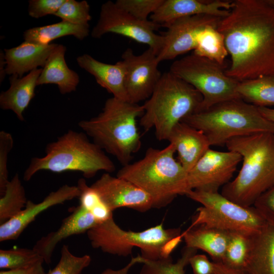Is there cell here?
Returning a JSON list of instances; mask_svg holds the SVG:
<instances>
[{
  "label": "cell",
  "instance_id": "6da1fadb",
  "mask_svg": "<svg viewBox=\"0 0 274 274\" xmlns=\"http://www.w3.org/2000/svg\"><path fill=\"white\" fill-rule=\"evenodd\" d=\"M217 28L231 58L227 75L239 82L274 76V6L236 0Z\"/></svg>",
  "mask_w": 274,
  "mask_h": 274
},
{
  "label": "cell",
  "instance_id": "7a4b0ae2",
  "mask_svg": "<svg viewBox=\"0 0 274 274\" xmlns=\"http://www.w3.org/2000/svg\"><path fill=\"white\" fill-rule=\"evenodd\" d=\"M225 146L241 155L242 165L235 179L222 187L221 194L243 206H253L274 185V134L236 137Z\"/></svg>",
  "mask_w": 274,
  "mask_h": 274
},
{
  "label": "cell",
  "instance_id": "3957f363",
  "mask_svg": "<svg viewBox=\"0 0 274 274\" xmlns=\"http://www.w3.org/2000/svg\"><path fill=\"white\" fill-rule=\"evenodd\" d=\"M144 113L142 105L112 97L107 99L98 115L80 121L78 125L124 166L130 163L132 155L141 149L137 119Z\"/></svg>",
  "mask_w": 274,
  "mask_h": 274
},
{
  "label": "cell",
  "instance_id": "277c9868",
  "mask_svg": "<svg viewBox=\"0 0 274 274\" xmlns=\"http://www.w3.org/2000/svg\"><path fill=\"white\" fill-rule=\"evenodd\" d=\"M173 145L162 149L149 148L140 160L124 165L117 177L127 180L146 192L153 208L165 207L189 189L188 173L175 158Z\"/></svg>",
  "mask_w": 274,
  "mask_h": 274
},
{
  "label": "cell",
  "instance_id": "5b68a950",
  "mask_svg": "<svg viewBox=\"0 0 274 274\" xmlns=\"http://www.w3.org/2000/svg\"><path fill=\"white\" fill-rule=\"evenodd\" d=\"M45 152L43 157L31 158L24 173V180L28 181L41 170L79 172L85 178H91L99 171L110 173L115 170L114 162L104 150L82 132L68 130L48 144Z\"/></svg>",
  "mask_w": 274,
  "mask_h": 274
},
{
  "label": "cell",
  "instance_id": "8992f818",
  "mask_svg": "<svg viewBox=\"0 0 274 274\" xmlns=\"http://www.w3.org/2000/svg\"><path fill=\"white\" fill-rule=\"evenodd\" d=\"M202 99L191 85L169 71L164 73L142 105L144 113L140 124L145 131L154 128L158 140H167L176 124L199 112Z\"/></svg>",
  "mask_w": 274,
  "mask_h": 274
},
{
  "label": "cell",
  "instance_id": "52a82bcc",
  "mask_svg": "<svg viewBox=\"0 0 274 274\" xmlns=\"http://www.w3.org/2000/svg\"><path fill=\"white\" fill-rule=\"evenodd\" d=\"M181 122L202 131L211 146L225 145L238 136L261 132L274 134V122L265 118L258 107L240 98L217 104Z\"/></svg>",
  "mask_w": 274,
  "mask_h": 274
},
{
  "label": "cell",
  "instance_id": "ba28073f",
  "mask_svg": "<svg viewBox=\"0 0 274 274\" xmlns=\"http://www.w3.org/2000/svg\"><path fill=\"white\" fill-rule=\"evenodd\" d=\"M93 248L113 255L127 256L134 247L139 248L144 259H166L181 242L180 228L164 229L162 224L143 231L121 229L113 217L98 223L87 231Z\"/></svg>",
  "mask_w": 274,
  "mask_h": 274
},
{
  "label": "cell",
  "instance_id": "9c48e42d",
  "mask_svg": "<svg viewBox=\"0 0 274 274\" xmlns=\"http://www.w3.org/2000/svg\"><path fill=\"white\" fill-rule=\"evenodd\" d=\"M186 195L202 205L197 209L190 227L203 225L253 235L267 224L253 206H243L218 192L192 190Z\"/></svg>",
  "mask_w": 274,
  "mask_h": 274
},
{
  "label": "cell",
  "instance_id": "30bf717a",
  "mask_svg": "<svg viewBox=\"0 0 274 274\" xmlns=\"http://www.w3.org/2000/svg\"><path fill=\"white\" fill-rule=\"evenodd\" d=\"M169 71L201 94L199 112L223 101L241 99L237 91L239 81L227 75L223 65L207 58L192 53L175 60Z\"/></svg>",
  "mask_w": 274,
  "mask_h": 274
},
{
  "label": "cell",
  "instance_id": "8fae6325",
  "mask_svg": "<svg viewBox=\"0 0 274 274\" xmlns=\"http://www.w3.org/2000/svg\"><path fill=\"white\" fill-rule=\"evenodd\" d=\"M161 26L150 20H139L117 5L108 1L101 6L99 16L91 36L99 39L108 33L126 37L138 43L147 45L157 55L163 43V37L155 32Z\"/></svg>",
  "mask_w": 274,
  "mask_h": 274
},
{
  "label": "cell",
  "instance_id": "7c38bea8",
  "mask_svg": "<svg viewBox=\"0 0 274 274\" xmlns=\"http://www.w3.org/2000/svg\"><path fill=\"white\" fill-rule=\"evenodd\" d=\"M242 160L234 151H220L209 149L188 172L189 191L198 190L218 192L229 183Z\"/></svg>",
  "mask_w": 274,
  "mask_h": 274
},
{
  "label": "cell",
  "instance_id": "4fadbf2b",
  "mask_svg": "<svg viewBox=\"0 0 274 274\" xmlns=\"http://www.w3.org/2000/svg\"><path fill=\"white\" fill-rule=\"evenodd\" d=\"M122 60L125 66V86L128 101L138 104L148 99L162 75L158 68L160 62L157 53L149 48L136 55L127 48L122 55Z\"/></svg>",
  "mask_w": 274,
  "mask_h": 274
},
{
  "label": "cell",
  "instance_id": "5bb4252c",
  "mask_svg": "<svg viewBox=\"0 0 274 274\" xmlns=\"http://www.w3.org/2000/svg\"><path fill=\"white\" fill-rule=\"evenodd\" d=\"M223 18L208 14L183 17L172 22L161 35L163 43L157 57L160 62L194 50L200 33L210 25L218 26Z\"/></svg>",
  "mask_w": 274,
  "mask_h": 274
},
{
  "label": "cell",
  "instance_id": "9a60e30c",
  "mask_svg": "<svg viewBox=\"0 0 274 274\" xmlns=\"http://www.w3.org/2000/svg\"><path fill=\"white\" fill-rule=\"evenodd\" d=\"M113 211L122 207L145 212L153 208L151 197L131 182L105 173L90 186Z\"/></svg>",
  "mask_w": 274,
  "mask_h": 274
},
{
  "label": "cell",
  "instance_id": "2e32d148",
  "mask_svg": "<svg viewBox=\"0 0 274 274\" xmlns=\"http://www.w3.org/2000/svg\"><path fill=\"white\" fill-rule=\"evenodd\" d=\"M77 186L64 185L50 192L41 202L27 201L25 208L16 216L0 225V241L16 239L36 218L48 209L79 196Z\"/></svg>",
  "mask_w": 274,
  "mask_h": 274
},
{
  "label": "cell",
  "instance_id": "e0dca14e",
  "mask_svg": "<svg viewBox=\"0 0 274 274\" xmlns=\"http://www.w3.org/2000/svg\"><path fill=\"white\" fill-rule=\"evenodd\" d=\"M232 2L224 1L163 0L152 14L150 20L166 27L176 20L198 14H208L224 18L229 13Z\"/></svg>",
  "mask_w": 274,
  "mask_h": 274
},
{
  "label": "cell",
  "instance_id": "ac0fdd59",
  "mask_svg": "<svg viewBox=\"0 0 274 274\" xmlns=\"http://www.w3.org/2000/svg\"><path fill=\"white\" fill-rule=\"evenodd\" d=\"M98 224L94 216L79 204L63 220L57 230L41 237L33 249L43 258L44 262L49 264L58 243L70 236L87 232Z\"/></svg>",
  "mask_w": 274,
  "mask_h": 274
},
{
  "label": "cell",
  "instance_id": "d6986e66",
  "mask_svg": "<svg viewBox=\"0 0 274 274\" xmlns=\"http://www.w3.org/2000/svg\"><path fill=\"white\" fill-rule=\"evenodd\" d=\"M167 141L174 146L178 161L187 173L211 146L202 131L183 122L173 127Z\"/></svg>",
  "mask_w": 274,
  "mask_h": 274
},
{
  "label": "cell",
  "instance_id": "ffe728a7",
  "mask_svg": "<svg viewBox=\"0 0 274 274\" xmlns=\"http://www.w3.org/2000/svg\"><path fill=\"white\" fill-rule=\"evenodd\" d=\"M58 44L39 45L24 41L19 45L4 50L6 75L22 77L26 73L45 66Z\"/></svg>",
  "mask_w": 274,
  "mask_h": 274
},
{
  "label": "cell",
  "instance_id": "44dd1931",
  "mask_svg": "<svg viewBox=\"0 0 274 274\" xmlns=\"http://www.w3.org/2000/svg\"><path fill=\"white\" fill-rule=\"evenodd\" d=\"M76 60L79 66L92 75L97 84L112 94L113 97L129 101L125 86V66L122 60L109 64L84 54Z\"/></svg>",
  "mask_w": 274,
  "mask_h": 274
},
{
  "label": "cell",
  "instance_id": "7402d4cb",
  "mask_svg": "<svg viewBox=\"0 0 274 274\" xmlns=\"http://www.w3.org/2000/svg\"><path fill=\"white\" fill-rule=\"evenodd\" d=\"M42 71V68H38L22 77L11 76L10 87L0 94L1 108L12 111L20 121H24L23 113L35 96V88Z\"/></svg>",
  "mask_w": 274,
  "mask_h": 274
},
{
  "label": "cell",
  "instance_id": "603a6c76",
  "mask_svg": "<svg viewBox=\"0 0 274 274\" xmlns=\"http://www.w3.org/2000/svg\"><path fill=\"white\" fill-rule=\"evenodd\" d=\"M66 48L58 44L51 53L38 79L37 86L56 84L62 94L76 90L80 82L79 75L70 69L65 60Z\"/></svg>",
  "mask_w": 274,
  "mask_h": 274
},
{
  "label": "cell",
  "instance_id": "cb8c5ba5",
  "mask_svg": "<svg viewBox=\"0 0 274 274\" xmlns=\"http://www.w3.org/2000/svg\"><path fill=\"white\" fill-rule=\"evenodd\" d=\"M186 247L207 252L214 262H221L228 244L230 232L203 225L189 227L183 233Z\"/></svg>",
  "mask_w": 274,
  "mask_h": 274
},
{
  "label": "cell",
  "instance_id": "d4e9b609",
  "mask_svg": "<svg viewBox=\"0 0 274 274\" xmlns=\"http://www.w3.org/2000/svg\"><path fill=\"white\" fill-rule=\"evenodd\" d=\"M250 274H274V226L267 223L252 236L245 269Z\"/></svg>",
  "mask_w": 274,
  "mask_h": 274
},
{
  "label": "cell",
  "instance_id": "484cf974",
  "mask_svg": "<svg viewBox=\"0 0 274 274\" xmlns=\"http://www.w3.org/2000/svg\"><path fill=\"white\" fill-rule=\"evenodd\" d=\"M89 25H79L61 21L52 24L34 27L23 34L24 41L39 45H48L62 37L73 36L83 40L89 35Z\"/></svg>",
  "mask_w": 274,
  "mask_h": 274
},
{
  "label": "cell",
  "instance_id": "4316f807",
  "mask_svg": "<svg viewBox=\"0 0 274 274\" xmlns=\"http://www.w3.org/2000/svg\"><path fill=\"white\" fill-rule=\"evenodd\" d=\"M237 91L241 99L257 107L274 105V76H263L239 82Z\"/></svg>",
  "mask_w": 274,
  "mask_h": 274
},
{
  "label": "cell",
  "instance_id": "83f0119b",
  "mask_svg": "<svg viewBox=\"0 0 274 274\" xmlns=\"http://www.w3.org/2000/svg\"><path fill=\"white\" fill-rule=\"evenodd\" d=\"M196 251V249L186 247L181 257L176 262H173L170 257L151 260L138 256L132 259L130 263L122 268V271L127 274L129 268L138 262L144 264L139 274H185V267L189 263L191 257L195 254Z\"/></svg>",
  "mask_w": 274,
  "mask_h": 274
},
{
  "label": "cell",
  "instance_id": "f1b7e54d",
  "mask_svg": "<svg viewBox=\"0 0 274 274\" xmlns=\"http://www.w3.org/2000/svg\"><path fill=\"white\" fill-rule=\"evenodd\" d=\"M218 26L210 25L200 33L194 54L207 58L224 65L225 59L228 55L223 35Z\"/></svg>",
  "mask_w": 274,
  "mask_h": 274
},
{
  "label": "cell",
  "instance_id": "f546056e",
  "mask_svg": "<svg viewBox=\"0 0 274 274\" xmlns=\"http://www.w3.org/2000/svg\"><path fill=\"white\" fill-rule=\"evenodd\" d=\"M27 201L24 187L16 173L7 184L0 198V225L18 214Z\"/></svg>",
  "mask_w": 274,
  "mask_h": 274
},
{
  "label": "cell",
  "instance_id": "4dcf8cb0",
  "mask_svg": "<svg viewBox=\"0 0 274 274\" xmlns=\"http://www.w3.org/2000/svg\"><path fill=\"white\" fill-rule=\"evenodd\" d=\"M253 235L239 232H230L227 249L222 263L237 269H246L250 254Z\"/></svg>",
  "mask_w": 274,
  "mask_h": 274
},
{
  "label": "cell",
  "instance_id": "1f68e13d",
  "mask_svg": "<svg viewBox=\"0 0 274 274\" xmlns=\"http://www.w3.org/2000/svg\"><path fill=\"white\" fill-rule=\"evenodd\" d=\"M77 186L80 191L79 204L89 212L98 223L113 217V211L104 202L98 193L87 185L84 179H80Z\"/></svg>",
  "mask_w": 274,
  "mask_h": 274
},
{
  "label": "cell",
  "instance_id": "d6a6232c",
  "mask_svg": "<svg viewBox=\"0 0 274 274\" xmlns=\"http://www.w3.org/2000/svg\"><path fill=\"white\" fill-rule=\"evenodd\" d=\"M43 258L33 248H19L0 250V268L15 269L33 265Z\"/></svg>",
  "mask_w": 274,
  "mask_h": 274
},
{
  "label": "cell",
  "instance_id": "836d02e7",
  "mask_svg": "<svg viewBox=\"0 0 274 274\" xmlns=\"http://www.w3.org/2000/svg\"><path fill=\"white\" fill-rule=\"evenodd\" d=\"M55 16L62 21L79 25H89L91 20L90 5L85 0H65Z\"/></svg>",
  "mask_w": 274,
  "mask_h": 274
},
{
  "label": "cell",
  "instance_id": "e575fe53",
  "mask_svg": "<svg viewBox=\"0 0 274 274\" xmlns=\"http://www.w3.org/2000/svg\"><path fill=\"white\" fill-rule=\"evenodd\" d=\"M91 258L87 255L76 256L69 250L66 245H63L61 257L57 264L48 272L44 274H80L90 263Z\"/></svg>",
  "mask_w": 274,
  "mask_h": 274
},
{
  "label": "cell",
  "instance_id": "d590c367",
  "mask_svg": "<svg viewBox=\"0 0 274 274\" xmlns=\"http://www.w3.org/2000/svg\"><path fill=\"white\" fill-rule=\"evenodd\" d=\"M163 0H117L115 3L137 19L147 21L149 16L160 6Z\"/></svg>",
  "mask_w": 274,
  "mask_h": 274
},
{
  "label": "cell",
  "instance_id": "8d00e7d4",
  "mask_svg": "<svg viewBox=\"0 0 274 274\" xmlns=\"http://www.w3.org/2000/svg\"><path fill=\"white\" fill-rule=\"evenodd\" d=\"M14 141L12 135L4 130L0 131V195L4 194L9 182L7 162L9 153L13 148Z\"/></svg>",
  "mask_w": 274,
  "mask_h": 274
},
{
  "label": "cell",
  "instance_id": "74e56055",
  "mask_svg": "<svg viewBox=\"0 0 274 274\" xmlns=\"http://www.w3.org/2000/svg\"><path fill=\"white\" fill-rule=\"evenodd\" d=\"M65 0H29L28 15L33 18H40L56 14Z\"/></svg>",
  "mask_w": 274,
  "mask_h": 274
},
{
  "label": "cell",
  "instance_id": "f35d334b",
  "mask_svg": "<svg viewBox=\"0 0 274 274\" xmlns=\"http://www.w3.org/2000/svg\"><path fill=\"white\" fill-rule=\"evenodd\" d=\"M253 206L260 213L267 223L274 226V185L262 194Z\"/></svg>",
  "mask_w": 274,
  "mask_h": 274
},
{
  "label": "cell",
  "instance_id": "ab89813d",
  "mask_svg": "<svg viewBox=\"0 0 274 274\" xmlns=\"http://www.w3.org/2000/svg\"><path fill=\"white\" fill-rule=\"evenodd\" d=\"M194 274H213L215 269L214 262L210 261L203 254H194L189 259Z\"/></svg>",
  "mask_w": 274,
  "mask_h": 274
},
{
  "label": "cell",
  "instance_id": "60d3db41",
  "mask_svg": "<svg viewBox=\"0 0 274 274\" xmlns=\"http://www.w3.org/2000/svg\"><path fill=\"white\" fill-rule=\"evenodd\" d=\"M44 261L25 268L1 271L0 274H44L45 272L43 266Z\"/></svg>",
  "mask_w": 274,
  "mask_h": 274
},
{
  "label": "cell",
  "instance_id": "b9f144b4",
  "mask_svg": "<svg viewBox=\"0 0 274 274\" xmlns=\"http://www.w3.org/2000/svg\"><path fill=\"white\" fill-rule=\"evenodd\" d=\"M214 262L215 264V269L213 274H250L245 269L232 268L226 266L220 262Z\"/></svg>",
  "mask_w": 274,
  "mask_h": 274
},
{
  "label": "cell",
  "instance_id": "7bdbcfd3",
  "mask_svg": "<svg viewBox=\"0 0 274 274\" xmlns=\"http://www.w3.org/2000/svg\"><path fill=\"white\" fill-rule=\"evenodd\" d=\"M259 112L267 119L274 122V109L265 107H258Z\"/></svg>",
  "mask_w": 274,
  "mask_h": 274
},
{
  "label": "cell",
  "instance_id": "ee69618b",
  "mask_svg": "<svg viewBox=\"0 0 274 274\" xmlns=\"http://www.w3.org/2000/svg\"><path fill=\"white\" fill-rule=\"evenodd\" d=\"M1 69H0V80L1 83L5 78V76L6 75L5 72L6 68V61L5 59V54L4 53L1 52Z\"/></svg>",
  "mask_w": 274,
  "mask_h": 274
},
{
  "label": "cell",
  "instance_id": "f6af8a7d",
  "mask_svg": "<svg viewBox=\"0 0 274 274\" xmlns=\"http://www.w3.org/2000/svg\"><path fill=\"white\" fill-rule=\"evenodd\" d=\"M266 1L271 5L274 6V0H266Z\"/></svg>",
  "mask_w": 274,
  "mask_h": 274
}]
</instances>
